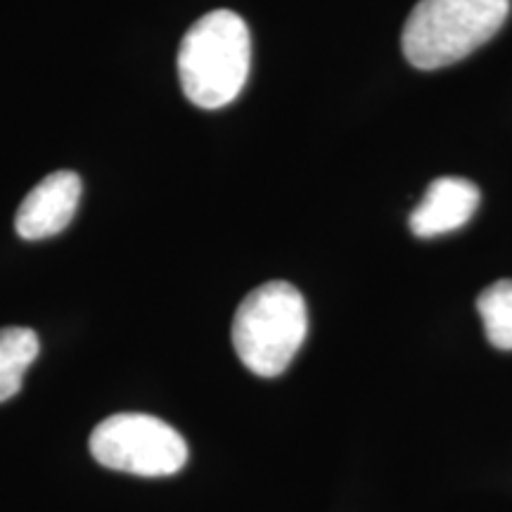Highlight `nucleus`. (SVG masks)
Returning <instances> with one entry per match:
<instances>
[{
	"mask_svg": "<svg viewBox=\"0 0 512 512\" xmlns=\"http://www.w3.org/2000/svg\"><path fill=\"white\" fill-rule=\"evenodd\" d=\"M252 62L247 22L233 10H211L185 31L178 79L192 105L219 110L242 93Z\"/></svg>",
	"mask_w": 512,
	"mask_h": 512,
	"instance_id": "f257e3e1",
	"label": "nucleus"
},
{
	"mask_svg": "<svg viewBox=\"0 0 512 512\" xmlns=\"http://www.w3.org/2000/svg\"><path fill=\"white\" fill-rule=\"evenodd\" d=\"M508 15L510 0H420L403 24V55L425 72L456 64L491 41Z\"/></svg>",
	"mask_w": 512,
	"mask_h": 512,
	"instance_id": "f03ea898",
	"label": "nucleus"
},
{
	"mask_svg": "<svg viewBox=\"0 0 512 512\" xmlns=\"http://www.w3.org/2000/svg\"><path fill=\"white\" fill-rule=\"evenodd\" d=\"M309 313L297 287L273 280L242 299L233 320V347L240 361L259 377L285 373L302 349Z\"/></svg>",
	"mask_w": 512,
	"mask_h": 512,
	"instance_id": "7ed1b4c3",
	"label": "nucleus"
},
{
	"mask_svg": "<svg viewBox=\"0 0 512 512\" xmlns=\"http://www.w3.org/2000/svg\"><path fill=\"white\" fill-rule=\"evenodd\" d=\"M88 446L100 465L128 475L166 477L188 463V444L181 434L145 413H117L102 420Z\"/></svg>",
	"mask_w": 512,
	"mask_h": 512,
	"instance_id": "20e7f679",
	"label": "nucleus"
},
{
	"mask_svg": "<svg viewBox=\"0 0 512 512\" xmlns=\"http://www.w3.org/2000/svg\"><path fill=\"white\" fill-rule=\"evenodd\" d=\"M81 200V178L74 171H55L36 183L15 216L22 240H43L62 233L76 214Z\"/></svg>",
	"mask_w": 512,
	"mask_h": 512,
	"instance_id": "39448f33",
	"label": "nucleus"
},
{
	"mask_svg": "<svg viewBox=\"0 0 512 512\" xmlns=\"http://www.w3.org/2000/svg\"><path fill=\"white\" fill-rule=\"evenodd\" d=\"M479 207V188L467 178L444 176L430 183L411 214V230L418 238H437L463 228Z\"/></svg>",
	"mask_w": 512,
	"mask_h": 512,
	"instance_id": "423d86ee",
	"label": "nucleus"
},
{
	"mask_svg": "<svg viewBox=\"0 0 512 512\" xmlns=\"http://www.w3.org/2000/svg\"><path fill=\"white\" fill-rule=\"evenodd\" d=\"M38 335L29 328L0 330V403L8 401L22 389L24 373L36 361Z\"/></svg>",
	"mask_w": 512,
	"mask_h": 512,
	"instance_id": "0eeeda50",
	"label": "nucleus"
},
{
	"mask_svg": "<svg viewBox=\"0 0 512 512\" xmlns=\"http://www.w3.org/2000/svg\"><path fill=\"white\" fill-rule=\"evenodd\" d=\"M477 311L482 316L486 339L501 351H512V280H498L479 294Z\"/></svg>",
	"mask_w": 512,
	"mask_h": 512,
	"instance_id": "6e6552de",
	"label": "nucleus"
}]
</instances>
